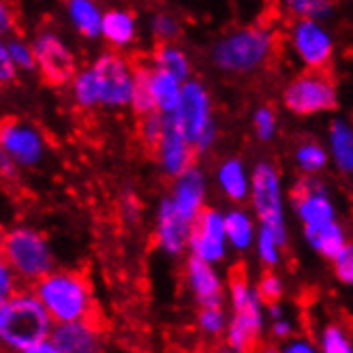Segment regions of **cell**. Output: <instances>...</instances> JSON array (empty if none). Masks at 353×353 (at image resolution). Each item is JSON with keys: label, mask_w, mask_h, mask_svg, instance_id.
Masks as SVG:
<instances>
[{"label": "cell", "mask_w": 353, "mask_h": 353, "mask_svg": "<svg viewBox=\"0 0 353 353\" xmlns=\"http://www.w3.org/2000/svg\"><path fill=\"white\" fill-rule=\"evenodd\" d=\"M276 32L268 24H246L227 30L210 48L212 67L232 77L253 75L265 69L276 52Z\"/></svg>", "instance_id": "obj_1"}, {"label": "cell", "mask_w": 353, "mask_h": 353, "mask_svg": "<svg viewBox=\"0 0 353 353\" xmlns=\"http://www.w3.org/2000/svg\"><path fill=\"white\" fill-rule=\"evenodd\" d=\"M230 302V325L225 332V349L234 353H255L265 330V304L257 294V287L244 274H234L227 283Z\"/></svg>", "instance_id": "obj_2"}, {"label": "cell", "mask_w": 353, "mask_h": 353, "mask_svg": "<svg viewBox=\"0 0 353 353\" xmlns=\"http://www.w3.org/2000/svg\"><path fill=\"white\" fill-rule=\"evenodd\" d=\"M54 325L56 323L34 292L17 289L5 302L0 317V345L13 353H22L24 349L50 339Z\"/></svg>", "instance_id": "obj_3"}, {"label": "cell", "mask_w": 353, "mask_h": 353, "mask_svg": "<svg viewBox=\"0 0 353 353\" xmlns=\"http://www.w3.org/2000/svg\"><path fill=\"white\" fill-rule=\"evenodd\" d=\"M39 302L46 306L52 321L75 323L88 321L92 315V292L88 281L69 270H54L32 287Z\"/></svg>", "instance_id": "obj_4"}, {"label": "cell", "mask_w": 353, "mask_h": 353, "mask_svg": "<svg viewBox=\"0 0 353 353\" xmlns=\"http://www.w3.org/2000/svg\"><path fill=\"white\" fill-rule=\"evenodd\" d=\"M174 122L182 135L189 139L197 157H208L219 141V124L214 118L212 92L201 79L193 77L184 84L180 105L174 114Z\"/></svg>", "instance_id": "obj_5"}, {"label": "cell", "mask_w": 353, "mask_h": 353, "mask_svg": "<svg viewBox=\"0 0 353 353\" xmlns=\"http://www.w3.org/2000/svg\"><path fill=\"white\" fill-rule=\"evenodd\" d=\"M0 257H3L17 281L32 287L54 272V251L46 236L32 227H13L0 236Z\"/></svg>", "instance_id": "obj_6"}, {"label": "cell", "mask_w": 353, "mask_h": 353, "mask_svg": "<svg viewBox=\"0 0 353 353\" xmlns=\"http://www.w3.org/2000/svg\"><path fill=\"white\" fill-rule=\"evenodd\" d=\"M251 212L261 230L274 234L283 246L289 244L283 174L272 161H257L251 170Z\"/></svg>", "instance_id": "obj_7"}, {"label": "cell", "mask_w": 353, "mask_h": 353, "mask_svg": "<svg viewBox=\"0 0 353 353\" xmlns=\"http://www.w3.org/2000/svg\"><path fill=\"white\" fill-rule=\"evenodd\" d=\"M281 103L296 118H315L339 110V90L327 73L304 71L285 84Z\"/></svg>", "instance_id": "obj_8"}, {"label": "cell", "mask_w": 353, "mask_h": 353, "mask_svg": "<svg viewBox=\"0 0 353 353\" xmlns=\"http://www.w3.org/2000/svg\"><path fill=\"white\" fill-rule=\"evenodd\" d=\"M97 97H99V108L105 110H124L131 108L133 88H135V69L127 56L118 52H101L92 65H88Z\"/></svg>", "instance_id": "obj_9"}, {"label": "cell", "mask_w": 353, "mask_h": 353, "mask_svg": "<svg viewBox=\"0 0 353 353\" xmlns=\"http://www.w3.org/2000/svg\"><path fill=\"white\" fill-rule=\"evenodd\" d=\"M287 48L300 67L310 73H325L336 52L334 34L327 24L294 19L287 28Z\"/></svg>", "instance_id": "obj_10"}, {"label": "cell", "mask_w": 353, "mask_h": 353, "mask_svg": "<svg viewBox=\"0 0 353 353\" xmlns=\"http://www.w3.org/2000/svg\"><path fill=\"white\" fill-rule=\"evenodd\" d=\"M37 71L52 86H71L77 75V56L56 30H41L34 41Z\"/></svg>", "instance_id": "obj_11"}, {"label": "cell", "mask_w": 353, "mask_h": 353, "mask_svg": "<svg viewBox=\"0 0 353 353\" xmlns=\"http://www.w3.org/2000/svg\"><path fill=\"white\" fill-rule=\"evenodd\" d=\"M292 210L302 230L339 221V208L321 178H300L292 189Z\"/></svg>", "instance_id": "obj_12"}, {"label": "cell", "mask_w": 353, "mask_h": 353, "mask_svg": "<svg viewBox=\"0 0 353 353\" xmlns=\"http://www.w3.org/2000/svg\"><path fill=\"white\" fill-rule=\"evenodd\" d=\"M230 242L225 232V210L221 208H205L197 216L191 230L189 240V257L219 265L230 255Z\"/></svg>", "instance_id": "obj_13"}, {"label": "cell", "mask_w": 353, "mask_h": 353, "mask_svg": "<svg viewBox=\"0 0 353 353\" xmlns=\"http://www.w3.org/2000/svg\"><path fill=\"white\" fill-rule=\"evenodd\" d=\"M0 152H5L19 170H30L46 157V139L32 124L22 120L0 122Z\"/></svg>", "instance_id": "obj_14"}, {"label": "cell", "mask_w": 353, "mask_h": 353, "mask_svg": "<svg viewBox=\"0 0 353 353\" xmlns=\"http://www.w3.org/2000/svg\"><path fill=\"white\" fill-rule=\"evenodd\" d=\"M157 163L163 176H168L170 180H178L182 174L189 172L197 159L193 146L182 135L178 129V124L174 122V116H163V137L159 141V146L154 150Z\"/></svg>", "instance_id": "obj_15"}, {"label": "cell", "mask_w": 353, "mask_h": 353, "mask_svg": "<svg viewBox=\"0 0 353 353\" xmlns=\"http://www.w3.org/2000/svg\"><path fill=\"white\" fill-rule=\"evenodd\" d=\"M191 230L193 223H189L176 212L170 197H163L154 214V242L159 251L172 259H178L184 253H189Z\"/></svg>", "instance_id": "obj_16"}, {"label": "cell", "mask_w": 353, "mask_h": 353, "mask_svg": "<svg viewBox=\"0 0 353 353\" xmlns=\"http://www.w3.org/2000/svg\"><path fill=\"white\" fill-rule=\"evenodd\" d=\"M184 283L191 298L199 308L203 306H225L227 283L223 281L216 265L189 257L184 261Z\"/></svg>", "instance_id": "obj_17"}, {"label": "cell", "mask_w": 353, "mask_h": 353, "mask_svg": "<svg viewBox=\"0 0 353 353\" xmlns=\"http://www.w3.org/2000/svg\"><path fill=\"white\" fill-rule=\"evenodd\" d=\"M176 208V212L186 219L189 223H195L197 216L205 210V201H208V174L199 165L182 174L178 180H174L172 191L168 195Z\"/></svg>", "instance_id": "obj_18"}, {"label": "cell", "mask_w": 353, "mask_h": 353, "mask_svg": "<svg viewBox=\"0 0 353 353\" xmlns=\"http://www.w3.org/2000/svg\"><path fill=\"white\" fill-rule=\"evenodd\" d=\"M214 182L219 193L234 205H242L251 199V170L240 157L223 159L216 165Z\"/></svg>", "instance_id": "obj_19"}, {"label": "cell", "mask_w": 353, "mask_h": 353, "mask_svg": "<svg viewBox=\"0 0 353 353\" xmlns=\"http://www.w3.org/2000/svg\"><path fill=\"white\" fill-rule=\"evenodd\" d=\"M101 39L110 46L112 52H118V54L133 48L139 39L137 15L131 9H124V7L105 9V15H103Z\"/></svg>", "instance_id": "obj_20"}, {"label": "cell", "mask_w": 353, "mask_h": 353, "mask_svg": "<svg viewBox=\"0 0 353 353\" xmlns=\"http://www.w3.org/2000/svg\"><path fill=\"white\" fill-rule=\"evenodd\" d=\"M50 339L58 345L62 353H101L103 351L101 332L90 319L54 325Z\"/></svg>", "instance_id": "obj_21"}, {"label": "cell", "mask_w": 353, "mask_h": 353, "mask_svg": "<svg viewBox=\"0 0 353 353\" xmlns=\"http://www.w3.org/2000/svg\"><path fill=\"white\" fill-rule=\"evenodd\" d=\"M325 148L330 154V163L343 176H353V122L334 116L327 124Z\"/></svg>", "instance_id": "obj_22"}, {"label": "cell", "mask_w": 353, "mask_h": 353, "mask_svg": "<svg viewBox=\"0 0 353 353\" xmlns=\"http://www.w3.org/2000/svg\"><path fill=\"white\" fill-rule=\"evenodd\" d=\"M302 236H304V242L308 244L310 251L317 253L321 259H325L330 263L351 244L347 227L341 221L327 223L321 227H308V230H302Z\"/></svg>", "instance_id": "obj_23"}, {"label": "cell", "mask_w": 353, "mask_h": 353, "mask_svg": "<svg viewBox=\"0 0 353 353\" xmlns=\"http://www.w3.org/2000/svg\"><path fill=\"white\" fill-rule=\"evenodd\" d=\"M225 232L232 251L248 253L255 246L259 223L253 216V212L246 210L244 205H232L230 210H225Z\"/></svg>", "instance_id": "obj_24"}, {"label": "cell", "mask_w": 353, "mask_h": 353, "mask_svg": "<svg viewBox=\"0 0 353 353\" xmlns=\"http://www.w3.org/2000/svg\"><path fill=\"white\" fill-rule=\"evenodd\" d=\"M184 84L161 69L150 67V92L154 99V108L157 114L161 116H174L178 105H180V97H182Z\"/></svg>", "instance_id": "obj_25"}, {"label": "cell", "mask_w": 353, "mask_h": 353, "mask_svg": "<svg viewBox=\"0 0 353 353\" xmlns=\"http://www.w3.org/2000/svg\"><path fill=\"white\" fill-rule=\"evenodd\" d=\"M152 67L178 77L182 84L193 79V60H191L189 52L178 43L157 46L152 52Z\"/></svg>", "instance_id": "obj_26"}, {"label": "cell", "mask_w": 353, "mask_h": 353, "mask_svg": "<svg viewBox=\"0 0 353 353\" xmlns=\"http://www.w3.org/2000/svg\"><path fill=\"white\" fill-rule=\"evenodd\" d=\"M103 11L92 0H71L67 3V17L75 32L84 39H101L103 28Z\"/></svg>", "instance_id": "obj_27"}, {"label": "cell", "mask_w": 353, "mask_h": 353, "mask_svg": "<svg viewBox=\"0 0 353 353\" xmlns=\"http://www.w3.org/2000/svg\"><path fill=\"white\" fill-rule=\"evenodd\" d=\"M294 165L302 178H319L330 168V154L319 139H302L294 148Z\"/></svg>", "instance_id": "obj_28"}, {"label": "cell", "mask_w": 353, "mask_h": 353, "mask_svg": "<svg viewBox=\"0 0 353 353\" xmlns=\"http://www.w3.org/2000/svg\"><path fill=\"white\" fill-rule=\"evenodd\" d=\"M319 353H353V334L343 321H327L317 332Z\"/></svg>", "instance_id": "obj_29"}, {"label": "cell", "mask_w": 353, "mask_h": 353, "mask_svg": "<svg viewBox=\"0 0 353 353\" xmlns=\"http://www.w3.org/2000/svg\"><path fill=\"white\" fill-rule=\"evenodd\" d=\"M148 30L152 39L157 41V46L165 43H178V39L182 37V22L180 17L172 11H154L148 17Z\"/></svg>", "instance_id": "obj_30"}, {"label": "cell", "mask_w": 353, "mask_h": 353, "mask_svg": "<svg viewBox=\"0 0 353 353\" xmlns=\"http://www.w3.org/2000/svg\"><path fill=\"white\" fill-rule=\"evenodd\" d=\"M285 9L294 19H310L321 24L334 17V5L330 0H287Z\"/></svg>", "instance_id": "obj_31"}, {"label": "cell", "mask_w": 353, "mask_h": 353, "mask_svg": "<svg viewBox=\"0 0 353 353\" xmlns=\"http://www.w3.org/2000/svg\"><path fill=\"white\" fill-rule=\"evenodd\" d=\"M131 112L137 118L157 114L154 99L150 92V67L139 65L135 69V88H133V99H131Z\"/></svg>", "instance_id": "obj_32"}, {"label": "cell", "mask_w": 353, "mask_h": 353, "mask_svg": "<svg viewBox=\"0 0 353 353\" xmlns=\"http://www.w3.org/2000/svg\"><path fill=\"white\" fill-rule=\"evenodd\" d=\"M195 323L205 339H221L230 325V313L225 310V306H203L197 310Z\"/></svg>", "instance_id": "obj_33"}, {"label": "cell", "mask_w": 353, "mask_h": 353, "mask_svg": "<svg viewBox=\"0 0 353 353\" xmlns=\"http://www.w3.org/2000/svg\"><path fill=\"white\" fill-rule=\"evenodd\" d=\"M285 248L287 246H283L274 234H270L268 230H261V227H259V234H257V240H255V246H253V253H255L257 261L265 270H276L283 263Z\"/></svg>", "instance_id": "obj_34"}, {"label": "cell", "mask_w": 353, "mask_h": 353, "mask_svg": "<svg viewBox=\"0 0 353 353\" xmlns=\"http://www.w3.org/2000/svg\"><path fill=\"white\" fill-rule=\"evenodd\" d=\"M253 135L261 143H272L279 135V114L272 105H257L253 110Z\"/></svg>", "instance_id": "obj_35"}, {"label": "cell", "mask_w": 353, "mask_h": 353, "mask_svg": "<svg viewBox=\"0 0 353 353\" xmlns=\"http://www.w3.org/2000/svg\"><path fill=\"white\" fill-rule=\"evenodd\" d=\"M7 52L9 58L13 62L15 71H37V56H34V48L28 41H24L22 37H11L7 39Z\"/></svg>", "instance_id": "obj_36"}, {"label": "cell", "mask_w": 353, "mask_h": 353, "mask_svg": "<svg viewBox=\"0 0 353 353\" xmlns=\"http://www.w3.org/2000/svg\"><path fill=\"white\" fill-rule=\"evenodd\" d=\"M255 287H257V294L263 300V304L281 302L285 298V294H287L285 279L276 272V270H265V272L259 276Z\"/></svg>", "instance_id": "obj_37"}, {"label": "cell", "mask_w": 353, "mask_h": 353, "mask_svg": "<svg viewBox=\"0 0 353 353\" xmlns=\"http://www.w3.org/2000/svg\"><path fill=\"white\" fill-rule=\"evenodd\" d=\"M137 135H139L141 143H143V146H146L148 150H157L159 141H161V137H163V116H161V114H150V116L139 118Z\"/></svg>", "instance_id": "obj_38"}, {"label": "cell", "mask_w": 353, "mask_h": 353, "mask_svg": "<svg viewBox=\"0 0 353 353\" xmlns=\"http://www.w3.org/2000/svg\"><path fill=\"white\" fill-rule=\"evenodd\" d=\"M268 334H270V339L276 341L279 345H283L285 341L298 336L300 332H298V321H296V317H292V315L287 313L285 317H281V319H276V321H270V323H268Z\"/></svg>", "instance_id": "obj_39"}, {"label": "cell", "mask_w": 353, "mask_h": 353, "mask_svg": "<svg viewBox=\"0 0 353 353\" xmlns=\"http://www.w3.org/2000/svg\"><path fill=\"white\" fill-rule=\"evenodd\" d=\"M332 272H334V279L341 285L353 287V242L332 261Z\"/></svg>", "instance_id": "obj_40"}, {"label": "cell", "mask_w": 353, "mask_h": 353, "mask_svg": "<svg viewBox=\"0 0 353 353\" xmlns=\"http://www.w3.org/2000/svg\"><path fill=\"white\" fill-rule=\"evenodd\" d=\"M279 349L281 353H319L317 341L306 334H298L294 339L285 341L283 345H279Z\"/></svg>", "instance_id": "obj_41"}, {"label": "cell", "mask_w": 353, "mask_h": 353, "mask_svg": "<svg viewBox=\"0 0 353 353\" xmlns=\"http://www.w3.org/2000/svg\"><path fill=\"white\" fill-rule=\"evenodd\" d=\"M15 292H17V276L13 274L9 263L0 257V298L9 300Z\"/></svg>", "instance_id": "obj_42"}, {"label": "cell", "mask_w": 353, "mask_h": 353, "mask_svg": "<svg viewBox=\"0 0 353 353\" xmlns=\"http://www.w3.org/2000/svg\"><path fill=\"white\" fill-rule=\"evenodd\" d=\"M17 75L13 62L9 58V52H7V41L0 39V84H9L13 81Z\"/></svg>", "instance_id": "obj_43"}, {"label": "cell", "mask_w": 353, "mask_h": 353, "mask_svg": "<svg viewBox=\"0 0 353 353\" xmlns=\"http://www.w3.org/2000/svg\"><path fill=\"white\" fill-rule=\"evenodd\" d=\"M13 28H15V15H13V11L5 3H0V39L7 41V39L15 37Z\"/></svg>", "instance_id": "obj_44"}, {"label": "cell", "mask_w": 353, "mask_h": 353, "mask_svg": "<svg viewBox=\"0 0 353 353\" xmlns=\"http://www.w3.org/2000/svg\"><path fill=\"white\" fill-rule=\"evenodd\" d=\"M122 214H124V219H127V221L137 223V219H139V203H137V199L133 195H124V199H122Z\"/></svg>", "instance_id": "obj_45"}, {"label": "cell", "mask_w": 353, "mask_h": 353, "mask_svg": "<svg viewBox=\"0 0 353 353\" xmlns=\"http://www.w3.org/2000/svg\"><path fill=\"white\" fill-rule=\"evenodd\" d=\"M19 174V168L17 165L5 154V152H0V178H5V180H15Z\"/></svg>", "instance_id": "obj_46"}, {"label": "cell", "mask_w": 353, "mask_h": 353, "mask_svg": "<svg viewBox=\"0 0 353 353\" xmlns=\"http://www.w3.org/2000/svg\"><path fill=\"white\" fill-rule=\"evenodd\" d=\"M22 353H62V351L58 349V345H56L52 339H46V341H41V343H37V345L24 349Z\"/></svg>", "instance_id": "obj_47"}, {"label": "cell", "mask_w": 353, "mask_h": 353, "mask_svg": "<svg viewBox=\"0 0 353 353\" xmlns=\"http://www.w3.org/2000/svg\"><path fill=\"white\" fill-rule=\"evenodd\" d=\"M289 313L287 306L283 302H272V304H265V317H268V323L270 321H276L281 317H285Z\"/></svg>", "instance_id": "obj_48"}, {"label": "cell", "mask_w": 353, "mask_h": 353, "mask_svg": "<svg viewBox=\"0 0 353 353\" xmlns=\"http://www.w3.org/2000/svg\"><path fill=\"white\" fill-rule=\"evenodd\" d=\"M259 353H281V349H279V345H263L259 349Z\"/></svg>", "instance_id": "obj_49"}, {"label": "cell", "mask_w": 353, "mask_h": 353, "mask_svg": "<svg viewBox=\"0 0 353 353\" xmlns=\"http://www.w3.org/2000/svg\"><path fill=\"white\" fill-rule=\"evenodd\" d=\"M5 302H7V300H3V298H0V317H3V310H5Z\"/></svg>", "instance_id": "obj_50"}, {"label": "cell", "mask_w": 353, "mask_h": 353, "mask_svg": "<svg viewBox=\"0 0 353 353\" xmlns=\"http://www.w3.org/2000/svg\"><path fill=\"white\" fill-rule=\"evenodd\" d=\"M195 353H219V351H210V349H199V351H195Z\"/></svg>", "instance_id": "obj_51"}, {"label": "cell", "mask_w": 353, "mask_h": 353, "mask_svg": "<svg viewBox=\"0 0 353 353\" xmlns=\"http://www.w3.org/2000/svg\"><path fill=\"white\" fill-rule=\"evenodd\" d=\"M219 353H234V351H230V349H221Z\"/></svg>", "instance_id": "obj_52"}, {"label": "cell", "mask_w": 353, "mask_h": 353, "mask_svg": "<svg viewBox=\"0 0 353 353\" xmlns=\"http://www.w3.org/2000/svg\"><path fill=\"white\" fill-rule=\"evenodd\" d=\"M0 353H13V351H9V349H5V347H3V349H0Z\"/></svg>", "instance_id": "obj_53"}]
</instances>
